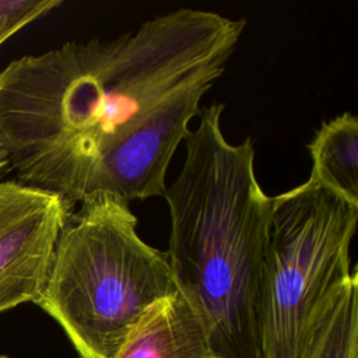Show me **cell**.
<instances>
[{
  "instance_id": "obj_9",
  "label": "cell",
  "mask_w": 358,
  "mask_h": 358,
  "mask_svg": "<svg viewBox=\"0 0 358 358\" xmlns=\"http://www.w3.org/2000/svg\"><path fill=\"white\" fill-rule=\"evenodd\" d=\"M60 4L62 0H0V45L18 29Z\"/></svg>"
},
{
  "instance_id": "obj_5",
  "label": "cell",
  "mask_w": 358,
  "mask_h": 358,
  "mask_svg": "<svg viewBox=\"0 0 358 358\" xmlns=\"http://www.w3.org/2000/svg\"><path fill=\"white\" fill-rule=\"evenodd\" d=\"M74 206L20 182H0V313L38 302Z\"/></svg>"
},
{
  "instance_id": "obj_7",
  "label": "cell",
  "mask_w": 358,
  "mask_h": 358,
  "mask_svg": "<svg viewBox=\"0 0 358 358\" xmlns=\"http://www.w3.org/2000/svg\"><path fill=\"white\" fill-rule=\"evenodd\" d=\"M308 148L313 162L309 178L358 206V117L344 112L324 122Z\"/></svg>"
},
{
  "instance_id": "obj_4",
  "label": "cell",
  "mask_w": 358,
  "mask_h": 358,
  "mask_svg": "<svg viewBox=\"0 0 358 358\" xmlns=\"http://www.w3.org/2000/svg\"><path fill=\"white\" fill-rule=\"evenodd\" d=\"M354 206L309 178L273 197L263 278L264 358H302L322 310L357 267Z\"/></svg>"
},
{
  "instance_id": "obj_11",
  "label": "cell",
  "mask_w": 358,
  "mask_h": 358,
  "mask_svg": "<svg viewBox=\"0 0 358 358\" xmlns=\"http://www.w3.org/2000/svg\"><path fill=\"white\" fill-rule=\"evenodd\" d=\"M0 358H10V357H6V355H0Z\"/></svg>"
},
{
  "instance_id": "obj_2",
  "label": "cell",
  "mask_w": 358,
  "mask_h": 358,
  "mask_svg": "<svg viewBox=\"0 0 358 358\" xmlns=\"http://www.w3.org/2000/svg\"><path fill=\"white\" fill-rule=\"evenodd\" d=\"M225 105L200 109L186 155L164 197L171 214L172 278L217 358H264L263 278L273 197L255 172L250 137L231 144Z\"/></svg>"
},
{
  "instance_id": "obj_1",
  "label": "cell",
  "mask_w": 358,
  "mask_h": 358,
  "mask_svg": "<svg viewBox=\"0 0 358 358\" xmlns=\"http://www.w3.org/2000/svg\"><path fill=\"white\" fill-rule=\"evenodd\" d=\"M245 28L178 8L13 60L0 71V150L20 183L73 206L98 192L164 197L168 165Z\"/></svg>"
},
{
  "instance_id": "obj_10",
  "label": "cell",
  "mask_w": 358,
  "mask_h": 358,
  "mask_svg": "<svg viewBox=\"0 0 358 358\" xmlns=\"http://www.w3.org/2000/svg\"><path fill=\"white\" fill-rule=\"evenodd\" d=\"M6 165H8L7 158H6V155L3 154V151L0 150V171H1L3 168H6Z\"/></svg>"
},
{
  "instance_id": "obj_3",
  "label": "cell",
  "mask_w": 358,
  "mask_h": 358,
  "mask_svg": "<svg viewBox=\"0 0 358 358\" xmlns=\"http://www.w3.org/2000/svg\"><path fill=\"white\" fill-rule=\"evenodd\" d=\"M175 292L166 252L138 236L126 200L98 192L67 220L36 305L81 358H115L143 315Z\"/></svg>"
},
{
  "instance_id": "obj_8",
  "label": "cell",
  "mask_w": 358,
  "mask_h": 358,
  "mask_svg": "<svg viewBox=\"0 0 358 358\" xmlns=\"http://www.w3.org/2000/svg\"><path fill=\"white\" fill-rule=\"evenodd\" d=\"M302 358H358L357 268L322 310Z\"/></svg>"
},
{
  "instance_id": "obj_6",
  "label": "cell",
  "mask_w": 358,
  "mask_h": 358,
  "mask_svg": "<svg viewBox=\"0 0 358 358\" xmlns=\"http://www.w3.org/2000/svg\"><path fill=\"white\" fill-rule=\"evenodd\" d=\"M115 358H217L190 306L176 291L136 323Z\"/></svg>"
}]
</instances>
